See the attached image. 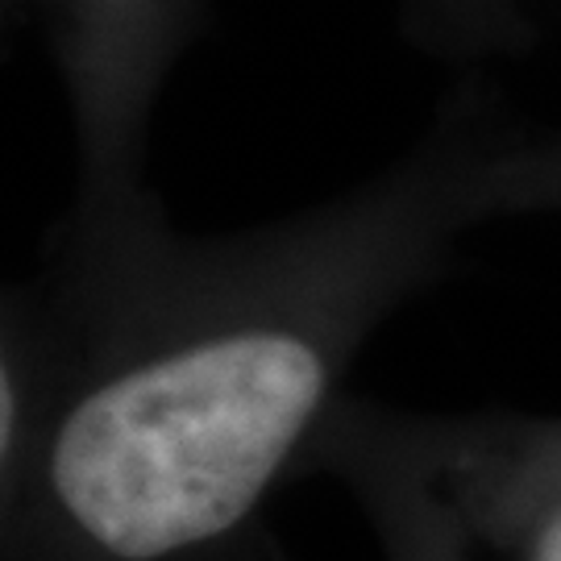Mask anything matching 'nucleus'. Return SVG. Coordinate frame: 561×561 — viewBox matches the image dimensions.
<instances>
[{
	"label": "nucleus",
	"instance_id": "nucleus-1",
	"mask_svg": "<svg viewBox=\"0 0 561 561\" xmlns=\"http://www.w3.org/2000/svg\"><path fill=\"white\" fill-rule=\"evenodd\" d=\"M424 245L382 213L192 300L162 304L88 366L46 445V486L83 541L162 561L238 528L321 421L387 287Z\"/></svg>",
	"mask_w": 561,
	"mask_h": 561
},
{
	"label": "nucleus",
	"instance_id": "nucleus-2",
	"mask_svg": "<svg viewBox=\"0 0 561 561\" xmlns=\"http://www.w3.org/2000/svg\"><path fill=\"white\" fill-rule=\"evenodd\" d=\"M520 561H561V486L533 503L520 533Z\"/></svg>",
	"mask_w": 561,
	"mask_h": 561
}]
</instances>
